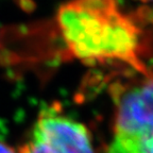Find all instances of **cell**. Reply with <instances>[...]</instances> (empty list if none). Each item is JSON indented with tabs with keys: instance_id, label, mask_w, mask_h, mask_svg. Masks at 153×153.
Instances as JSON below:
<instances>
[{
	"instance_id": "1",
	"label": "cell",
	"mask_w": 153,
	"mask_h": 153,
	"mask_svg": "<svg viewBox=\"0 0 153 153\" xmlns=\"http://www.w3.org/2000/svg\"><path fill=\"white\" fill-rule=\"evenodd\" d=\"M57 24L67 50L78 60L117 62L143 76L153 74L143 61L140 28L118 0H70L61 7Z\"/></svg>"
},
{
	"instance_id": "2",
	"label": "cell",
	"mask_w": 153,
	"mask_h": 153,
	"mask_svg": "<svg viewBox=\"0 0 153 153\" xmlns=\"http://www.w3.org/2000/svg\"><path fill=\"white\" fill-rule=\"evenodd\" d=\"M114 135L106 153H145L153 133V74L115 91Z\"/></svg>"
},
{
	"instance_id": "3",
	"label": "cell",
	"mask_w": 153,
	"mask_h": 153,
	"mask_svg": "<svg viewBox=\"0 0 153 153\" xmlns=\"http://www.w3.org/2000/svg\"><path fill=\"white\" fill-rule=\"evenodd\" d=\"M19 153H95V150L84 124L50 108L39 114Z\"/></svg>"
},
{
	"instance_id": "4",
	"label": "cell",
	"mask_w": 153,
	"mask_h": 153,
	"mask_svg": "<svg viewBox=\"0 0 153 153\" xmlns=\"http://www.w3.org/2000/svg\"><path fill=\"white\" fill-rule=\"evenodd\" d=\"M0 153H17L12 147H10L7 143L0 141Z\"/></svg>"
},
{
	"instance_id": "5",
	"label": "cell",
	"mask_w": 153,
	"mask_h": 153,
	"mask_svg": "<svg viewBox=\"0 0 153 153\" xmlns=\"http://www.w3.org/2000/svg\"><path fill=\"white\" fill-rule=\"evenodd\" d=\"M145 153H153V133L148 138L145 146Z\"/></svg>"
},
{
	"instance_id": "6",
	"label": "cell",
	"mask_w": 153,
	"mask_h": 153,
	"mask_svg": "<svg viewBox=\"0 0 153 153\" xmlns=\"http://www.w3.org/2000/svg\"><path fill=\"white\" fill-rule=\"evenodd\" d=\"M143 1H153V0H143Z\"/></svg>"
}]
</instances>
